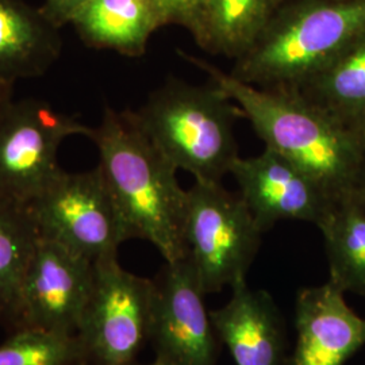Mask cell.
Returning <instances> with one entry per match:
<instances>
[{"instance_id":"cell-1","label":"cell","mask_w":365,"mask_h":365,"mask_svg":"<svg viewBox=\"0 0 365 365\" xmlns=\"http://www.w3.org/2000/svg\"><path fill=\"white\" fill-rule=\"evenodd\" d=\"M180 54L238 106L265 148L297 164L330 200L356 191L361 164L360 130L297 90L259 88L195 56Z\"/></svg>"},{"instance_id":"cell-2","label":"cell","mask_w":365,"mask_h":365,"mask_svg":"<svg viewBox=\"0 0 365 365\" xmlns=\"http://www.w3.org/2000/svg\"><path fill=\"white\" fill-rule=\"evenodd\" d=\"M87 138L98 149V165L129 240L150 242L167 262L187 257V190L178 182V170L145 134L133 111L106 107L101 123L90 129Z\"/></svg>"},{"instance_id":"cell-3","label":"cell","mask_w":365,"mask_h":365,"mask_svg":"<svg viewBox=\"0 0 365 365\" xmlns=\"http://www.w3.org/2000/svg\"><path fill=\"white\" fill-rule=\"evenodd\" d=\"M363 36L365 0H289L230 75L259 88L300 90Z\"/></svg>"},{"instance_id":"cell-4","label":"cell","mask_w":365,"mask_h":365,"mask_svg":"<svg viewBox=\"0 0 365 365\" xmlns=\"http://www.w3.org/2000/svg\"><path fill=\"white\" fill-rule=\"evenodd\" d=\"M133 115L176 170L195 180L220 182L238 158V106L215 84L168 80Z\"/></svg>"},{"instance_id":"cell-5","label":"cell","mask_w":365,"mask_h":365,"mask_svg":"<svg viewBox=\"0 0 365 365\" xmlns=\"http://www.w3.org/2000/svg\"><path fill=\"white\" fill-rule=\"evenodd\" d=\"M261 235L244 199L221 182L195 180L187 190L184 238L206 295L247 280Z\"/></svg>"},{"instance_id":"cell-6","label":"cell","mask_w":365,"mask_h":365,"mask_svg":"<svg viewBox=\"0 0 365 365\" xmlns=\"http://www.w3.org/2000/svg\"><path fill=\"white\" fill-rule=\"evenodd\" d=\"M29 207L41 237L92 262L118 257L129 240L99 165L78 173L61 170Z\"/></svg>"},{"instance_id":"cell-7","label":"cell","mask_w":365,"mask_h":365,"mask_svg":"<svg viewBox=\"0 0 365 365\" xmlns=\"http://www.w3.org/2000/svg\"><path fill=\"white\" fill-rule=\"evenodd\" d=\"M153 280L110 257L95 262L91 297L78 336L87 365H135L149 344Z\"/></svg>"},{"instance_id":"cell-8","label":"cell","mask_w":365,"mask_h":365,"mask_svg":"<svg viewBox=\"0 0 365 365\" xmlns=\"http://www.w3.org/2000/svg\"><path fill=\"white\" fill-rule=\"evenodd\" d=\"M90 126L39 99L15 101L0 117V196L29 205L63 170L58 150Z\"/></svg>"},{"instance_id":"cell-9","label":"cell","mask_w":365,"mask_h":365,"mask_svg":"<svg viewBox=\"0 0 365 365\" xmlns=\"http://www.w3.org/2000/svg\"><path fill=\"white\" fill-rule=\"evenodd\" d=\"M149 344L165 365H217L221 341L190 257L167 262L155 276Z\"/></svg>"},{"instance_id":"cell-10","label":"cell","mask_w":365,"mask_h":365,"mask_svg":"<svg viewBox=\"0 0 365 365\" xmlns=\"http://www.w3.org/2000/svg\"><path fill=\"white\" fill-rule=\"evenodd\" d=\"M93 279L95 262L39 237L21 288L16 329L78 334Z\"/></svg>"},{"instance_id":"cell-11","label":"cell","mask_w":365,"mask_h":365,"mask_svg":"<svg viewBox=\"0 0 365 365\" xmlns=\"http://www.w3.org/2000/svg\"><path fill=\"white\" fill-rule=\"evenodd\" d=\"M230 175L262 233L280 221L317 226L331 203L313 178L269 148L257 156L238 157Z\"/></svg>"},{"instance_id":"cell-12","label":"cell","mask_w":365,"mask_h":365,"mask_svg":"<svg viewBox=\"0 0 365 365\" xmlns=\"http://www.w3.org/2000/svg\"><path fill=\"white\" fill-rule=\"evenodd\" d=\"M295 327L297 345L287 365H344L365 346V318L330 279L298 291Z\"/></svg>"},{"instance_id":"cell-13","label":"cell","mask_w":365,"mask_h":365,"mask_svg":"<svg viewBox=\"0 0 365 365\" xmlns=\"http://www.w3.org/2000/svg\"><path fill=\"white\" fill-rule=\"evenodd\" d=\"M230 288L229 302L210 315L235 365H287V330L272 295L247 280Z\"/></svg>"},{"instance_id":"cell-14","label":"cell","mask_w":365,"mask_h":365,"mask_svg":"<svg viewBox=\"0 0 365 365\" xmlns=\"http://www.w3.org/2000/svg\"><path fill=\"white\" fill-rule=\"evenodd\" d=\"M63 51L60 29L41 7L25 0H0V80L43 76Z\"/></svg>"},{"instance_id":"cell-15","label":"cell","mask_w":365,"mask_h":365,"mask_svg":"<svg viewBox=\"0 0 365 365\" xmlns=\"http://www.w3.org/2000/svg\"><path fill=\"white\" fill-rule=\"evenodd\" d=\"M69 25L87 46L128 57H141L163 27L150 0H86Z\"/></svg>"},{"instance_id":"cell-16","label":"cell","mask_w":365,"mask_h":365,"mask_svg":"<svg viewBox=\"0 0 365 365\" xmlns=\"http://www.w3.org/2000/svg\"><path fill=\"white\" fill-rule=\"evenodd\" d=\"M289 0H199L187 29L211 54L237 60Z\"/></svg>"},{"instance_id":"cell-17","label":"cell","mask_w":365,"mask_h":365,"mask_svg":"<svg viewBox=\"0 0 365 365\" xmlns=\"http://www.w3.org/2000/svg\"><path fill=\"white\" fill-rule=\"evenodd\" d=\"M325 241L329 279L365 298V197L357 191L331 200L317 225Z\"/></svg>"},{"instance_id":"cell-18","label":"cell","mask_w":365,"mask_h":365,"mask_svg":"<svg viewBox=\"0 0 365 365\" xmlns=\"http://www.w3.org/2000/svg\"><path fill=\"white\" fill-rule=\"evenodd\" d=\"M39 237L29 205L0 196V325L9 333L16 329L21 288Z\"/></svg>"},{"instance_id":"cell-19","label":"cell","mask_w":365,"mask_h":365,"mask_svg":"<svg viewBox=\"0 0 365 365\" xmlns=\"http://www.w3.org/2000/svg\"><path fill=\"white\" fill-rule=\"evenodd\" d=\"M357 130L365 126V36L297 90Z\"/></svg>"},{"instance_id":"cell-20","label":"cell","mask_w":365,"mask_h":365,"mask_svg":"<svg viewBox=\"0 0 365 365\" xmlns=\"http://www.w3.org/2000/svg\"><path fill=\"white\" fill-rule=\"evenodd\" d=\"M84 363L86 352L78 334H60L38 329H16L0 342V365H80Z\"/></svg>"},{"instance_id":"cell-21","label":"cell","mask_w":365,"mask_h":365,"mask_svg":"<svg viewBox=\"0 0 365 365\" xmlns=\"http://www.w3.org/2000/svg\"><path fill=\"white\" fill-rule=\"evenodd\" d=\"M161 26L180 25L187 29L199 0H150Z\"/></svg>"},{"instance_id":"cell-22","label":"cell","mask_w":365,"mask_h":365,"mask_svg":"<svg viewBox=\"0 0 365 365\" xmlns=\"http://www.w3.org/2000/svg\"><path fill=\"white\" fill-rule=\"evenodd\" d=\"M86 0H45L41 10L53 25L61 29L69 25L73 15Z\"/></svg>"},{"instance_id":"cell-23","label":"cell","mask_w":365,"mask_h":365,"mask_svg":"<svg viewBox=\"0 0 365 365\" xmlns=\"http://www.w3.org/2000/svg\"><path fill=\"white\" fill-rule=\"evenodd\" d=\"M14 101V83L0 80V117Z\"/></svg>"},{"instance_id":"cell-24","label":"cell","mask_w":365,"mask_h":365,"mask_svg":"<svg viewBox=\"0 0 365 365\" xmlns=\"http://www.w3.org/2000/svg\"><path fill=\"white\" fill-rule=\"evenodd\" d=\"M361 134V164H360V173L356 191L365 197V126L360 130Z\"/></svg>"},{"instance_id":"cell-25","label":"cell","mask_w":365,"mask_h":365,"mask_svg":"<svg viewBox=\"0 0 365 365\" xmlns=\"http://www.w3.org/2000/svg\"><path fill=\"white\" fill-rule=\"evenodd\" d=\"M135 365H141V364H138V363H137V364ZM143 365H165L164 364V363H161V361H158V360H156V359H155V361H152V363H149V364H143Z\"/></svg>"},{"instance_id":"cell-26","label":"cell","mask_w":365,"mask_h":365,"mask_svg":"<svg viewBox=\"0 0 365 365\" xmlns=\"http://www.w3.org/2000/svg\"><path fill=\"white\" fill-rule=\"evenodd\" d=\"M80 365H87V364H86V363H84V364H80Z\"/></svg>"}]
</instances>
